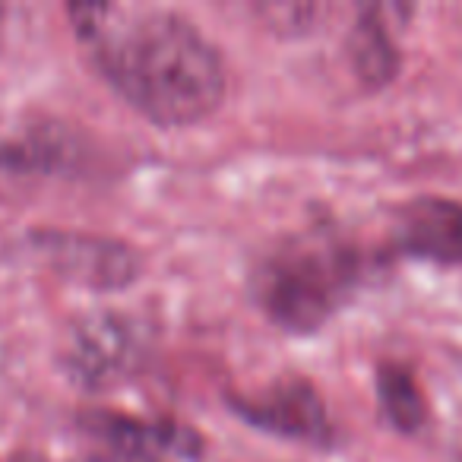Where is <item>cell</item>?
Returning <instances> with one entry per match:
<instances>
[{"instance_id": "6da1fadb", "label": "cell", "mask_w": 462, "mask_h": 462, "mask_svg": "<svg viewBox=\"0 0 462 462\" xmlns=\"http://www.w3.org/2000/svg\"><path fill=\"white\" fill-rule=\"evenodd\" d=\"M70 20L98 73L159 127H187L222 105V54L184 16L171 10L77 4Z\"/></svg>"}, {"instance_id": "7a4b0ae2", "label": "cell", "mask_w": 462, "mask_h": 462, "mask_svg": "<svg viewBox=\"0 0 462 462\" xmlns=\"http://www.w3.org/2000/svg\"><path fill=\"white\" fill-rule=\"evenodd\" d=\"M361 282V254L333 231L285 238L257 260L251 295L285 333H317Z\"/></svg>"}, {"instance_id": "3957f363", "label": "cell", "mask_w": 462, "mask_h": 462, "mask_svg": "<svg viewBox=\"0 0 462 462\" xmlns=\"http://www.w3.org/2000/svg\"><path fill=\"white\" fill-rule=\"evenodd\" d=\"M143 329L124 314H92L70 333L64 365L86 390H105L121 383L143 361Z\"/></svg>"}, {"instance_id": "277c9868", "label": "cell", "mask_w": 462, "mask_h": 462, "mask_svg": "<svg viewBox=\"0 0 462 462\" xmlns=\"http://www.w3.org/2000/svg\"><path fill=\"white\" fill-rule=\"evenodd\" d=\"M228 405L235 415H241L247 424L266 430V434L317 443V447H327L333 440L327 402H323L320 390L304 377H282L254 396L231 393Z\"/></svg>"}, {"instance_id": "5b68a950", "label": "cell", "mask_w": 462, "mask_h": 462, "mask_svg": "<svg viewBox=\"0 0 462 462\" xmlns=\"http://www.w3.org/2000/svg\"><path fill=\"white\" fill-rule=\"evenodd\" d=\"M35 251L54 273L98 291L127 289L140 276V257L127 245L89 231H35Z\"/></svg>"}, {"instance_id": "8992f818", "label": "cell", "mask_w": 462, "mask_h": 462, "mask_svg": "<svg viewBox=\"0 0 462 462\" xmlns=\"http://www.w3.org/2000/svg\"><path fill=\"white\" fill-rule=\"evenodd\" d=\"M83 428L124 462H162L168 456L197 459L203 449L197 430L174 421H143L115 411H92L83 418Z\"/></svg>"}, {"instance_id": "52a82bcc", "label": "cell", "mask_w": 462, "mask_h": 462, "mask_svg": "<svg viewBox=\"0 0 462 462\" xmlns=\"http://www.w3.org/2000/svg\"><path fill=\"white\" fill-rule=\"evenodd\" d=\"M393 241L409 257L430 263H462V203L447 197H415L393 212Z\"/></svg>"}, {"instance_id": "ba28073f", "label": "cell", "mask_w": 462, "mask_h": 462, "mask_svg": "<svg viewBox=\"0 0 462 462\" xmlns=\"http://www.w3.org/2000/svg\"><path fill=\"white\" fill-rule=\"evenodd\" d=\"M402 7H367L361 10L358 23L348 32V60L352 70L367 89H383L399 73V45L396 32L402 23L393 16Z\"/></svg>"}, {"instance_id": "9c48e42d", "label": "cell", "mask_w": 462, "mask_h": 462, "mask_svg": "<svg viewBox=\"0 0 462 462\" xmlns=\"http://www.w3.org/2000/svg\"><path fill=\"white\" fill-rule=\"evenodd\" d=\"M377 396L383 418L399 434H418L428 424V399L411 367L399 361H383L377 367Z\"/></svg>"}, {"instance_id": "30bf717a", "label": "cell", "mask_w": 462, "mask_h": 462, "mask_svg": "<svg viewBox=\"0 0 462 462\" xmlns=\"http://www.w3.org/2000/svg\"><path fill=\"white\" fill-rule=\"evenodd\" d=\"M16 462H35V459H16Z\"/></svg>"}, {"instance_id": "8fae6325", "label": "cell", "mask_w": 462, "mask_h": 462, "mask_svg": "<svg viewBox=\"0 0 462 462\" xmlns=\"http://www.w3.org/2000/svg\"><path fill=\"white\" fill-rule=\"evenodd\" d=\"M0 14H4V10H0Z\"/></svg>"}]
</instances>
